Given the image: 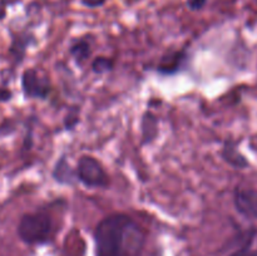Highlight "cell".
Returning a JSON list of instances; mask_svg holds the SVG:
<instances>
[{"mask_svg": "<svg viewBox=\"0 0 257 256\" xmlns=\"http://www.w3.org/2000/svg\"><path fill=\"white\" fill-rule=\"evenodd\" d=\"M94 242L95 256H141L146 232L125 213H113L98 222Z\"/></svg>", "mask_w": 257, "mask_h": 256, "instance_id": "obj_1", "label": "cell"}, {"mask_svg": "<svg viewBox=\"0 0 257 256\" xmlns=\"http://www.w3.org/2000/svg\"><path fill=\"white\" fill-rule=\"evenodd\" d=\"M53 220L45 212L25 213L18 225V236L28 245H40L50 240Z\"/></svg>", "mask_w": 257, "mask_h": 256, "instance_id": "obj_2", "label": "cell"}, {"mask_svg": "<svg viewBox=\"0 0 257 256\" xmlns=\"http://www.w3.org/2000/svg\"><path fill=\"white\" fill-rule=\"evenodd\" d=\"M77 178L89 188L107 187L109 185V177L103 168L102 163L92 156H82L77 165Z\"/></svg>", "mask_w": 257, "mask_h": 256, "instance_id": "obj_3", "label": "cell"}, {"mask_svg": "<svg viewBox=\"0 0 257 256\" xmlns=\"http://www.w3.org/2000/svg\"><path fill=\"white\" fill-rule=\"evenodd\" d=\"M22 87L27 98L44 99L50 92V83L47 77L40 75L37 69H25L22 74Z\"/></svg>", "mask_w": 257, "mask_h": 256, "instance_id": "obj_4", "label": "cell"}, {"mask_svg": "<svg viewBox=\"0 0 257 256\" xmlns=\"http://www.w3.org/2000/svg\"><path fill=\"white\" fill-rule=\"evenodd\" d=\"M233 205L243 217L257 220V188H236L233 193Z\"/></svg>", "mask_w": 257, "mask_h": 256, "instance_id": "obj_5", "label": "cell"}, {"mask_svg": "<svg viewBox=\"0 0 257 256\" xmlns=\"http://www.w3.org/2000/svg\"><path fill=\"white\" fill-rule=\"evenodd\" d=\"M186 55L183 52H170L163 55L161 63L158 64V72L162 74H173L178 72L182 67Z\"/></svg>", "mask_w": 257, "mask_h": 256, "instance_id": "obj_6", "label": "cell"}, {"mask_svg": "<svg viewBox=\"0 0 257 256\" xmlns=\"http://www.w3.org/2000/svg\"><path fill=\"white\" fill-rule=\"evenodd\" d=\"M53 177L57 182L62 183V185H72L77 178V172L72 170L69 163L65 161L64 157L60 158L53 170Z\"/></svg>", "mask_w": 257, "mask_h": 256, "instance_id": "obj_7", "label": "cell"}, {"mask_svg": "<svg viewBox=\"0 0 257 256\" xmlns=\"http://www.w3.org/2000/svg\"><path fill=\"white\" fill-rule=\"evenodd\" d=\"M222 157L226 162H228L233 167L242 168L247 166V161L245 160L242 155H240V152H237V150L233 147L231 142L225 143V147H223L222 151Z\"/></svg>", "mask_w": 257, "mask_h": 256, "instance_id": "obj_8", "label": "cell"}, {"mask_svg": "<svg viewBox=\"0 0 257 256\" xmlns=\"http://www.w3.org/2000/svg\"><path fill=\"white\" fill-rule=\"evenodd\" d=\"M69 52H70V55L74 58L75 63L82 67V65L87 62L88 58L90 57L92 48H90L89 43L88 42H85V40H79V42L74 43V44L70 47Z\"/></svg>", "mask_w": 257, "mask_h": 256, "instance_id": "obj_9", "label": "cell"}, {"mask_svg": "<svg viewBox=\"0 0 257 256\" xmlns=\"http://www.w3.org/2000/svg\"><path fill=\"white\" fill-rule=\"evenodd\" d=\"M230 256H257V232L252 231L248 233L245 242Z\"/></svg>", "mask_w": 257, "mask_h": 256, "instance_id": "obj_10", "label": "cell"}, {"mask_svg": "<svg viewBox=\"0 0 257 256\" xmlns=\"http://www.w3.org/2000/svg\"><path fill=\"white\" fill-rule=\"evenodd\" d=\"M113 69V60L107 57H98L93 60L92 70L97 74H104Z\"/></svg>", "mask_w": 257, "mask_h": 256, "instance_id": "obj_11", "label": "cell"}, {"mask_svg": "<svg viewBox=\"0 0 257 256\" xmlns=\"http://www.w3.org/2000/svg\"><path fill=\"white\" fill-rule=\"evenodd\" d=\"M78 120H79V117H78V112L74 113H69V114L67 115V119H65V127H67V130H72L73 127H74L75 124L78 123Z\"/></svg>", "mask_w": 257, "mask_h": 256, "instance_id": "obj_12", "label": "cell"}, {"mask_svg": "<svg viewBox=\"0 0 257 256\" xmlns=\"http://www.w3.org/2000/svg\"><path fill=\"white\" fill-rule=\"evenodd\" d=\"M206 0H187V5L191 10H200L205 7Z\"/></svg>", "mask_w": 257, "mask_h": 256, "instance_id": "obj_13", "label": "cell"}, {"mask_svg": "<svg viewBox=\"0 0 257 256\" xmlns=\"http://www.w3.org/2000/svg\"><path fill=\"white\" fill-rule=\"evenodd\" d=\"M105 0H82L83 5H85V7L88 8H97V7H100V5L104 4Z\"/></svg>", "mask_w": 257, "mask_h": 256, "instance_id": "obj_14", "label": "cell"}, {"mask_svg": "<svg viewBox=\"0 0 257 256\" xmlns=\"http://www.w3.org/2000/svg\"><path fill=\"white\" fill-rule=\"evenodd\" d=\"M12 93L9 90H0V100H9Z\"/></svg>", "mask_w": 257, "mask_h": 256, "instance_id": "obj_15", "label": "cell"}, {"mask_svg": "<svg viewBox=\"0 0 257 256\" xmlns=\"http://www.w3.org/2000/svg\"><path fill=\"white\" fill-rule=\"evenodd\" d=\"M5 17V9L3 7H0V20L4 19Z\"/></svg>", "mask_w": 257, "mask_h": 256, "instance_id": "obj_16", "label": "cell"}]
</instances>
